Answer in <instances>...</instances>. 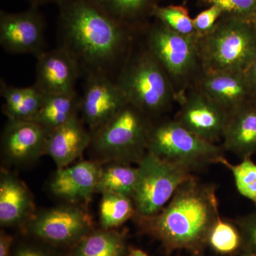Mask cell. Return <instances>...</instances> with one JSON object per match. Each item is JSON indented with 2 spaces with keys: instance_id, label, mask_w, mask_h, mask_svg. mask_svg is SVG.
Returning a JSON list of instances; mask_svg holds the SVG:
<instances>
[{
  "instance_id": "22",
  "label": "cell",
  "mask_w": 256,
  "mask_h": 256,
  "mask_svg": "<svg viewBox=\"0 0 256 256\" xmlns=\"http://www.w3.org/2000/svg\"><path fill=\"white\" fill-rule=\"evenodd\" d=\"M138 168H132L127 163L114 162L102 168L97 183L96 193L120 194L132 198L137 183Z\"/></svg>"
},
{
  "instance_id": "19",
  "label": "cell",
  "mask_w": 256,
  "mask_h": 256,
  "mask_svg": "<svg viewBox=\"0 0 256 256\" xmlns=\"http://www.w3.org/2000/svg\"><path fill=\"white\" fill-rule=\"evenodd\" d=\"M224 149L250 158L256 152V106L246 105L229 114L224 130Z\"/></svg>"
},
{
  "instance_id": "10",
  "label": "cell",
  "mask_w": 256,
  "mask_h": 256,
  "mask_svg": "<svg viewBox=\"0 0 256 256\" xmlns=\"http://www.w3.org/2000/svg\"><path fill=\"white\" fill-rule=\"evenodd\" d=\"M86 76L80 112L92 132L112 118L128 100L119 84L109 76L96 72Z\"/></svg>"
},
{
  "instance_id": "31",
  "label": "cell",
  "mask_w": 256,
  "mask_h": 256,
  "mask_svg": "<svg viewBox=\"0 0 256 256\" xmlns=\"http://www.w3.org/2000/svg\"><path fill=\"white\" fill-rule=\"evenodd\" d=\"M14 256H54L41 248L32 245L20 246L15 250Z\"/></svg>"
},
{
  "instance_id": "13",
  "label": "cell",
  "mask_w": 256,
  "mask_h": 256,
  "mask_svg": "<svg viewBox=\"0 0 256 256\" xmlns=\"http://www.w3.org/2000/svg\"><path fill=\"white\" fill-rule=\"evenodd\" d=\"M36 86L45 94L74 92L82 73L75 58L64 47L42 52L36 57Z\"/></svg>"
},
{
  "instance_id": "11",
  "label": "cell",
  "mask_w": 256,
  "mask_h": 256,
  "mask_svg": "<svg viewBox=\"0 0 256 256\" xmlns=\"http://www.w3.org/2000/svg\"><path fill=\"white\" fill-rule=\"evenodd\" d=\"M44 21L36 8L20 13L1 12L0 44L10 54L37 57L45 50Z\"/></svg>"
},
{
  "instance_id": "27",
  "label": "cell",
  "mask_w": 256,
  "mask_h": 256,
  "mask_svg": "<svg viewBox=\"0 0 256 256\" xmlns=\"http://www.w3.org/2000/svg\"><path fill=\"white\" fill-rule=\"evenodd\" d=\"M108 14L126 24V20L146 11L152 0H94Z\"/></svg>"
},
{
  "instance_id": "37",
  "label": "cell",
  "mask_w": 256,
  "mask_h": 256,
  "mask_svg": "<svg viewBox=\"0 0 256 256\" xmlns=\"http://www.w3.org/2000/svg\"><path fill=\"white\" fill-rule=\"evenodd\" d=\"M247 256H256V254H252V255H248Z\"/></svg>"
},
{
  "instance_id": "4",
  "label": "cell",
  "mask_w": 256,
  "mask_h": 256,
  "mask_svg": "<svg viewBox=\"0 0 256 256\" xmlns=\"http://www.w3.org/2000/svg\"><path fill=\"white\" fill-rule=\"evenodd\" d=\"M152 126L148 114L128 101L107 122L90 132V146L104 159L139 163L148 152Z\"/></svg>"
},
{
  "instance_id": "3",
  "label": "cell",
  "mask_w": 256,
  "mask_h": 256,
  "mask_svg": "<svg viewBox=\"0 0 256 256\" xmlns=\"http://www.w3.org/2000/svg\"><path fill=\"white\" fill-rule=\"evenodd\" d=\"M204 73L245 72L256 56V30L252 22L223 16L214 28L196 38Z\"/></svg>"
},
{
  "instance_id": "16",
  "label": "cell",
  "mask_w": 256,
  "mask_h": 256,
  "mask_svg": "<svg viewBox=\"0 0 256 256\" xmlns=\"http://www.w3.org/2000/svg\"><path fill=\"white\" fill-rule=\"evenodd\" d=\"M204 74L197 89L229 114L246 105L252 92L244 72Z\"/></svg>"
},
{
  "instance_id": "18",
  "label": "cell",
  "mask_w": 256,
  "mask_h": 256,
  "mask_svg": "<svg viewBox=\"0 0 256 256\" xmlns=\"http://www.w3.org/2000/svg\"><path fill=\"white\" fill-rule=\"evenodd\" d=\"M34 204L26 185L8 170L0 175V224L2 226L25 225L34 215Z\"/></svg>"
},
{
  "instance_id": "9",
  "label": "cell",
  "mask_w": 256,
  "mask_h": 256,
  "mask_svg": "<svg viewBox=\"0 0 256 256\" xmlns=\"http://www.w3.org/2000/svg\"><path fill=\"white\" fill-rule=\"evenodd\" d=\"M196 38L178 34L160 22L149 32L148 50L166 74L182 78L191 73L198 62Z\"/></svg>"
},
{
  "instance_id": "38",
  "label": "cell",
  "mask_w": 256,
  "mask_h": 256,
  "mask_svg": "<svg viewBox=\"0 0 256 256\" xmlns=\"http://www.w3.org/2000/svg\"><path fill=\"white\" fill-rule=\"evenodd\" d=\"M255 106H256V105H255Z\"/></svg>"
},
{
  "instance_id": "20",
  "label": "cell",
  "mask_w": 256,
  "mask_h": 256,
  "mask_svg": "<svg viewBox=\"0 0 256 256\" xmlns=\"http://www.w3.org/2000/svg\"><path fill=\"white\" fill-rule=\"evenodd\" d=\"M80 108V96L76 90L45 94L41 108L32 121L50 131L78 116Z\"/></svg>"
},
{
  "instance_id": "12",
  "label": "cell",
  "mask_w": 256,
  "mask_h": 256,
  "mask_svg": "<svg viewBox=\"0 0 256 256\" xmlns=\"http://www.w3.org/2000/svg\"><path fill=\"white\" fill-rule=\"evenodd\" d=\"M228 116V112L197 89L184 99L175 120L202 139L215 143L223 138Z\"/></svg>"
},
{
  "instance_id": "34",
  "label": "cell",
  "mask_w": 256,
  "mask_h": 256,
  "mask_svg": "<svg viewBox=\"0 0 256 256\" xmlns=\"http://www.w3.org/2000/svg\"><path fill=\"white\" fill-rule=\"evenodd\" d=\"M128 256H149L140 249H132Z\"/></svg>"
},
{
  "instance_id": "5",
  "label": "cell",
  "mask_w": 256,
  "mask_h": 256,
  "mask_svg": "<svg viewBox=\"0 0 256 256\" xmlns=\"http://www.w3.org/2000/svg\"><path fill=\"white\" fill-rule=\"evenodd\" d=\"M116 80L128 101L148 114L164 110L173 98L168 74L148 48L128 58Z\"/></svg>"
},
{
  "instance_id": "26",
  "label": "cell",
  "mask_w": 256,
  "mask_h": 256,
  "mask_svg": "<svg viewBox=\"0 0 256 256\" xmlns=\"http://www.w3.org/2000/svg\"><path fill=\"white\" fill-rule=\"evenodd\" d=\"M233 174L237 190L242 196L256 204V164L250 158H245L242 162L233 164L224 156L218 161Z\"/></svg>"
},
{
  "instance_id": "2",
  "label": "cell",
  "mask_w": 256,
  "mask_h": 256,
  "mask_svg": "<svg viewBox=\"0 0 256 256\" xmlns=\"http://www.w3.org/2000/svg\"><path fill=\"white\" fill-rule=\"evenodd\" d=\"M218 216L214 188L194 178L182 184L159 213L146 220L152 233L172 250L198 246Z\"/></svg>"
},
{
  "instance_id": "15",
  "label": "cell",
  "mask_w": 256,
  "mask_h": 256,
  "mask_svg": "<svg viewBox=\"0 0 256 256\" xmlns=\"http://www.w3.org/2000/svg\"><path fill=\"white\" fill-rule=\"evenodd\" d=\"M100 169V165L92 161L58 169L50 180V192L68 204L86 203L96 193Z\"/></svg>"
},
{
  "instance_id": "14",
  "label": "cell",
  "mask_w": 256,
  "mask_h": 256,
  "mask_svg": "<svg viewBox=\"0 0 256 256\" xmlns=\"http://www.w3.org/2000/svg\"><path fill=\"white\" fill-rule=\"evenodd\" d=\"M50 131L31 120H9L2 136V149L6 159L16 164H28L44 154Z\"/></svg>"
},
{
  "instance_id": "8",
  "label": "cell",
  "mask_w": 256,
  "mask_h": 256,
  "mask_svg": "<svg viewBox=\"0 0 256 256\" xmlns=\"http://www.w3.org/2000/svg\"><path fill=\"white\" fill-rule=\"evenodd\" d=\"M25 226L32 236L54 246H73L94 230L88 212L68 203L35 213Z\"/></svg>"
},
{
  "instance_id": "23",
  "label": "cell",
  "mask_w": 256,
  "mask_h": 256,
  "mask_svg": "<svg viewBox=\"0 0 256 256\" xmlns=\"http://www.w3.org/2000/svg\"><path fill=\"white\" fill-rule=\"evenodd\" d=\"M136 212L131 197L120 194L104 193L100 203V222L104 229H112L127 222Z\"/></svg>"
},
{
  "instance_id": "35",
  "label": "cell",
  "mask_w": 256,
  "mask_h": 256,
  "mask_svg": "<svg viewBox=\"0 0 256 256\" xmlns=\"http://www.w3.org/2000/svg\"><path fill=\"white\" fill-rule=\"evenodd\" d=\"M31 1L33 2L36 3V4H38V3H44L46 2H50V0H31Z\"/></svg>"
},
{
  "instance_id": "33",
  "label": "cell",
  "mask_w": 256,
  "mask_h": 256,
  "mask_svg": "<svg viewBox=\"0 0 256 256\" xmlns=\"http://www.w3.org/2000/svg\"><path fill=\"white\" fill-rule=\"evenodd\" d=\"M244 73L252 92H256V56Z\"/></svg>"
},
{
  "instance_id": "28",
  "label": "cell",
  "mask_w": 256,
  "mask_h": 256,
  "mask_svg": "<svg viewBox=\"0 0 256 256\" xmlns=\"http://www.w3.org/2000/svg\"><path fill=\"white\" fill-rule=\"evenodd\" d=\"M223 12V16L252 22L256 16V0H205Z\"/></svg>"
},
{
  "instance_id": "21",
  "label": "cell",
  "mask_w": 256,
  "mask_h": 256,
  "mask_svg": "<svg viewBox=\"0 0 256 256\" xmlns=\"http://www.w3.org/2000/svg\"><path fill=\"white\" fill-rule=\"evenodd\" d=\"M126 242L112 229L92 230L72 246L68 256H124Z\"/></svg>"
},
{
  "instance_id": "29",
  "label": "cell",
  "mask_w": 256,
  "mask_h": 256,
  "mask_svg": "<svg viewBox=\"0 0 256 256\" xmlns=\"http://www.w3.org/2000/svg\"><path fill=\"white\" fill-rule=\"evenodd\" d=\"M223 15L222 10L215 5H210L208 9L204 10L197 15L193 18V22L198 36L210 32Z\"/></svg>"
},
{
  "instance_id": "30",
  "label": "cell",
  "mask_w": 256,
  "mask_h": 256,
  "mask_svg": "<svg viewBox=\"0 0 256 256\" xmlns=\"http://www.w3.org/2000/svg\"><path fill=\"white\" fill-rule=\"evenodd\" d=\"M238 224L249 245L256 252V214L242 218Z\"/></svg>"
},
{
  "instance_id": "32",
  "label": "cell",
  "mask_w": 256,
  "mask_h": 256,
  "mask_svg": "<svg viewBox=\"0 0 256 256\" xmlns=\"http://www.w3.org/2000/svg\"><path fill=\"white\" fill-rule=\"evenodd\" d=\"M13 238L2 230L0 234V256H10Z\"/></svg>"
},
{
  "instance_id": "36",
  "label": "cell",
  "mask_w": 256,
  "mask_h": 256,
  "mask_svg": "<svg viewBox=\"0 0 256 256\" xmlns=\"http://www.w3.org/2000/svg\"><path fill=\"white\" fill-rule=\"evenodd\" d=\"M252 24H254V26H255V28L256 30V18H254V20H252Z\"/></svg>"
},
{
  "instance_id": "1",
  "label": "cell",
  "mask_w": 256,
  "mask_h": 256,
  "mask_svg": "<svg viewBox=\"0 0 256 256\" xmlns=\"http://www.w3.org/2000/svg\"><path fill=\"white\" fill-rule=\"evenodd\" d=\"M60 46L68 50L82 72L114 78L130 42L127 28L94 0H60Z\"/></svg>"
},
{
  "instance_id": "7",
  "label": "cell",
  "mask_w": 256,
  "mask_h": 256,
  "mask_svg": "<svg viewBox=\"0 0 256 256\" xmlns=\"http://www.w3.org/2000/svg\"><path fill=\"white\" fill-rule=\"evenodd\" d=\"M148 151L192 171L205 165L218 164L224 156L220 146L190 132L175 120L152 126Z\"/></svg>"
},
{
  "instance_id": "25",
  "label": "cell",
  "mask_w": 256,
  "mask_h": 256,
  "mask_svg": "<svg viewBox=\"0 0 256 256\" xmlns=\"http://www.w3.org/2000/svg\"><path fill=\"white\" fill-rule=\"evenodd\" d=\"M206 240L216 252L222 254L235 252L242 242L238 229L222 220L220 216L212 225Z\"/></svg>"
},
{
  "instance_id": "24",
  "label": "cell",
  "mask_w": 256,
  "mask_h": 256,
  "mask_svg": "<svg viewBox=\"0 0 256 256\" xmlns=\"http://www.w3.org/2000/svg\"><path fill=\"white\" fill-rule=\"evenodd\" d=\"M152 13L165 26L181 34L188 36H198L193 18H190L188 10L181 5L166 6H154Z\"/></svg>"
},
{
  "instance_id": "6",
  "label": "cell",
  "mask_w": 256,
  "mask_h": 256,
  "mask_svg": "<svg viewBox=\"0 0 256 256\" xmlns=\"http://www.w3.org/2000/svg\"><path fill=\"white\" fill-rule=\"evenodd\" d=\"M137 183L132 195L140 216H154L170 201L184 183L194 178L192 170L146 152L138 166Z\"/></svg>"
},
{
  "instance_id": "17",
  "label": "cell",
  "mask_w": 256,
  "mask_h": 256,
  "mask_svg": "<svg viewBox=\"0 0 256 256\" xmlns=\"http://www.w3.org/2000/svg\"><path fill=\"white\" fill-rule=\"evenodd\" d=\"M92 142L88 131L78 116L52 130L47 136L44 154L54 162L58 169L68 166L82 156Z\"/></svg>"
}]
</instances>
